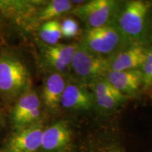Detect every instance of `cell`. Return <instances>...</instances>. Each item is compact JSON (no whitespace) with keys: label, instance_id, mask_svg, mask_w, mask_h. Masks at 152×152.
Wrapping results in <instances>:
<instances>
[{"label":"cell","instance_id":"cell-17","mask_svg":"<svg viewBox=\"0 0 152 152\" xmlns=\"http://www.w3.org/2000/svg\"><path fill=\"white\" fill-rule=\"evenodd\" d=\"M95 100H99L109 96H119L125 95L115 89L106 79L99 80L94 86Z\"/></svg>","mask_w":152,"mask_h":152},{"label":"cell","instance_id":"cell-7","mask_svg":"<svg viewBox=\"0 0 152 152\" xmlns=\"http://www.w3.org/2000/svg\"><path fill=\"white\" fill-rule=\"evenodd\" d=\"M73 130L70 123L60 120L45 128L42 152H68L72 147Z\"/></svg>","mask_w":152,"mask_h":152},{"label":"cell","instance_id":"cell-9","mask_svg":"<svg viewBox=\"0 0 152 152\" xmlns=\"http://www.w3.org/2000/svg\"><path fill=\"white\" fill-rule=\"evenodd\" d=\"M45 127L37 123L15 131L6 144V152H37L40 150Z\"/></svg>","mask_w":152,"mask_h":152},{"label":"cell","instance_id":"cell-15","mask_svg":"<svg viewBox=\"0 0 152 152\" xmlns=\"http://www.w3.org/2000/svg\"><path fill=\"white\" fill-rule=\"evenodd\" d=\"M73 7L68 0H52L45 3L38 10L35 18V25L42 24L49 20H56L57 17L62 16L69 11Z\"/></svg>","mask_w":152,"mask_h":152},{"label":"cell","instance_id":"cell-22","mask_svg":"<svg viewBox=\"0 0 152 152\" xmlns=\"http://www.w3.org/2000/svg\"><path fill=\"white\" fill-rule=\"evenodd\" d=\"M149 20H150V23L149 25V38L150 39V42L152 43V7L151 13H150V16H149Z\"/></svg>","mask_w":152,"mask_h":152},{"label":"cell","instance_id":"cell-5","mask_svg":"<svg viewBox=\"0 0 152 152\" xmlns=\"http://www.w3.org/2000/svg\"><path fill=\"white\" fill-rule=\"evenodd\" d=\"M71 66L77 75L85 80H96L109 71V61L83 45L77 46Z\"/></svg>","mask_w":152,"mask_h":152},{"label":"cell","instance_id":"cell-14","mask_svg":"<svg viewBox=\"0 0 152 152\" xmlns=\"http://www.w3.org/2000/svg\"><path fill=\"white\" fill-rule=\"evenodd\" d=\"M94 98L88 91L76 85H66L61 99L60 107L66 109L86 111L92 108Z\"/></svg>","mask_w":152,"mask_h":152},{"label":"cell","instance_id":"cell-21","mask_svg":"<svg viewBox=\"0 0 152 152\" xmlns=\"http://www.w3.org/2000/svg\"><path fill=\"white\" fill-rule=\"evenodd\" d=\"M4 107L5 106H4L1 101L0 100V128L2 126L4 123Z\"/></svg>","mask_w":152,"mask_h":152},{"label":"cell","instance_id":"cell-12","mask_svg":"<svg viewBox=\"0 0 152 152\" xmlns=\"http://www.w3.org/2000/svg\"><path fill=\"white\" fill-rule=\"evenodd\" d=\"M78 45L76 44L64 45L57 43L47 45L44 49V58L48 65L56 72L63 73L71 65L72 59Z\"/></svg>","mask_w":152,"mask_h":152},{"label":"cell","instance_id":"cell-8","mask_svg":"<svg viewBox=\"0 0 152 152\" xmlns=\"http://www.w3.org/2000/svg\"><path fill=\"white\" fill-rule=\"evenodd\" d=\"M115 9V1L92 0L76 7L73 13L86 23L89 28H95L108 24Z\"/></svg>","mask_w":152,"mask_h":152},{"label":"cell","instance_id":"cell-16","mask_svg":"<svg viewBox=\"0 0 152 152\" xmlns=\"http://www.w3.org/2000/svg\"><path fill=\"white\" fill-rule=\"evenodd\" d=\"M39 35L47 45H54L61 38L60 23L56 20H49L40 25Z\"/></svg>","mask_w":152,"mask_h":152},{"label":"cell","instance_id":"cell-3","mask_svg":"<svg viewBox=\"0 0 152 152\" xmlns=\"http://www.w3.org/2000/svg\"><path fill=\"white\" fill-rule=\"evenodd\" d=\"M9 113L15 131L39 123L41 117V100L39 95L29 86L19 96Z\"/></svg>","mask_w":152,"mask_h":152},{"label":"cell","instance_id":"cell-2","mask_svg":"<svg viewBox=\"0 0 152 152\" xmlns=\"http://www.w3.org/2000/svg\"><path fill=\"white\" fill-rule=\"evenodd\" d=\"M151 7L152 2L144 0L126 4L118 18V29L123 37L134 41L146 37Z\"/></svg>","mask_w":152,"mask_h":152},{"label":"cell","instance_id":"cell-18","mask_svg":"<svg viewBox=\"0 0 152 152\" xmlns=\"http://www.w3.org/2000/svg\"><path fill=\"white\" fill-rule=\"evenodd\" d=\"M143 75L144 88H149L152 86V47L147 51L144 62L140 68Z\"/></svg>","mask_w":152,"mask_h":152},{"label":"cell","instance_id":"cell-11","mask_svg":"<svg viewBox=\"0 0 152 152\" xmlns=\"http://www.w3.org/2000/svg\"><path fill=\"white\" fill-rule=\"evenodd\" d=\"M66 86L62 73L53 72L45 79L42 91V101L50 112H56L60 108L63 92Z\"/></svg>","mask_w":152,"mask_h":152},{"label":"cell","instance_id":"cell-13","mask_svg":"<svg viewBox=\"0 0 152 152\" xmlns=\"http://www.w3.org/2000/svg\"><path fill=\"white\" fill-rule=\"evenodd\" d=\"M106 80L123 94L137 92L144 87L143 75L141 69L123 71H109Z\"/></svg>","mask_w":152,"mask_h":152},{"label":"cell","instance_id":"cell-4","mask_svg":"<svg viewBox=\"0 0 152 152\" xmlns=\"http://www.w3.org/2000/svg\"><path fill=\"white\" fill-rule=\"evenodd\" d=\"M39 3L34 1L0 0V23L28 29L35 26Z\"/></svg>","mask_w":152,"mask_h":152},{"label":"cell","instance_id":"cell-20","mask_svg":"<svg viewBox=\"0 0 152 152\" xmlns=\"http://www.w3.org/2000/svg\"><path fill=\"white\" fill-rule=\"evenodd\" d=\"M85 150H87V151L85 152H130L128 151L124 147L120 145L119 142H114V143L109 144V145L100 146V147L95 148L89 147ZM68 152L71 151H69ZM142 152H152V144L149 148H147V149Z\"/></svg>","mask_w":152,"mask_h":152},{"label":"cell","instance_id":"cell-10","mask_svg":"<svg viewBox=\"0 0 152 152\" xmlns=\"http://www.w3.org/2000/svg\"><path fill=\"white\" fill-rule=\"evenodd\" d=\"M149 47L136 44L125 49L109 62V71H123L140 69L143 65Z\"/></svg>","mask_w":152,"mask_h":152},{"label":"cell","instance_id":"cell-6","mask_svg":"<svg viewBox=\"0 0 152 152\" xmlns=\"http://www.w3.org/2000/svg\"><path fill=\"white\" fill-rule=\"evenodd\" d=\"M123 37L118 28L106 24L86 30L83 46L97 55L109 54L119 46Z\"/></svg>","mask_w":152,"mask_h":152},{"label":"cell","instance_id":"cell-1","mask_svg":"<svg viewBox=\"0 0 152 152\" xmlns=\"http://www.w3.org/2000/svg\"><path fill=\"white\" fill-rule=\"evenodd\" d=\"M29 85L26 64L12 48L0 49V100L10 109Z\"/></svg>","mask_w":152,"mask_h":152},{"label":"cell","instance_id":"cell-19","mask_svg":"<svg viewBox=\"0 0 152 152\" xmlns=\"http://www.w3.org/2000/svg\"><path fill=\"white\" fill-rule=\"evenodd\" d=\"M60 27L61 35L64 37H74L79 33V25L73 18L64 19L61 23H60Z\"/></svg>","mask_w":152,"mask_h":152}]
</instances>
